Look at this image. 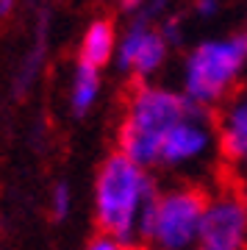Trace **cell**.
<instances>
[{"instance_id": "cell-11", "label": "cell", "mask_w": 247, "mask_h": 250, "mask_svg": "<svg viewBox=\"0 0 247 250\" xmlns=\"http://www.w3.org/2000/svg\"><path fill=\"white\" fill-rule=\"evenodd\" d=\"M44 50H47V14H42V17H39L34 47H31V53H28L25 64H22V70H20V75H17V95H22V92L34 83L36 72H39V67H42Z\"/></svg>"}, {"instance_id": "cell-15", "label": "cell", "mask_w": 247, "mask_h": 250, "mask_svg": "<svg viewBox=\"0 0 247 250\" xmlns=\"http://www.w3.org/2000/svg\"><path fill=\"white\" fill-rule=\"evenodd\" d=\"M220 9V0H194V14L200 17H214Z\"/></svg>"}, {"instance_id": "cell-4", "label": "cell", "mask_w": 247, "mask_h": 250, "mask_svg": "<svg viewBox=\"0 0 247 250\" xmlns=\"http://www.w3.org/2000/svg\"><path fill=\"white\" fill-rule=\"evenodd\" d=\"M247 64V31L200 42L184 62V95L211 108L228 98Z\"/></svg>"}, {"instance_id": "cell-17", "label": "cell", "mask_w": 247, "mask_h": 250, "mask_svg": "<svg viewBox=\"0 0 247 250\" xmlns=\"http://www.w3.org/2000/svg\"><path fill=\"white\" fill-rule=\"evenodd\" d=\"M14 9V0H0V17H9Z\"/></svg>"}, {"instance_id": "cell-16", "label": "cell", "mask_w": 247, "mask_h": 250, "mask_svg": "<svg viewBox=\"0 0 247 250\" xmlns=\"http://www.w3.org/2000/svg\"><path fill=\"white\" fill-rule=\"evenodd\" d=\"M123 3V9H128V11H136V9H142L147 0H120Z\"/></svg>"}, {"instance_id": "cell-5", "label": "cell", "mask_w": 247, "mask_h": 250, "mask_svg": "<svg viewBox=\"0 0 247 250\" xmlns=\"http://www.w3.org/2000/svg\"><path fill=\"white\" fill-rule=\"evenodd\" d=\"M197 250H247V200L236 192L208 197Z\"/></svg>"}, {"instance_id": "cell-2", "label": "cell", "mask_w": 247, "mask_h": 250, "mask_svg": "<svg viewBox=\"0 0 247 250\" xmlns=\"http://www.w3.org/2000/svg\"><path fill=\"white\" fill-rule=\"evenodd\" d=\"M159 192L161 189L144 167L133 164L120 150L111 153L95 178V220L100 233L133 248L142 208Z\"/></svg>"}, {"instance_id": "cell-7", "label": "cell", "mask_w": 247, "mask_h": 250, "mask_svg": "<svg viewBox=\"0 0 247 250\" xmlns=\"http://www.w3.org/2000/svg\"><path fill=\"white\" fill-rule=\"evenodd\" d=\"M208 117H211L208 108H200L169 131L164 145H161V156H159L161 167H184V164H192L200 156H206V150L217 139L214 123Z\"/></svg>"}, {"instance_id": "cell-9", "label": "cell", "mask_w": 247, "mask_h": 250, "mask_svg": "<svg viewBox=\"0 0 247 250\" xmlns=\"http://www.w3.org/2000/svg\"><path fill=\"white\" fill-rule=\"evenodd\" d=\"M81 64H89V67H106L111 62V56H117V34L111 20H95L89 22L86 34L81 39Z\"/></svg>"}, {"instance_id": "cell-13", "label": "cell", "mask_w": 247, "mask_h": 250, "mask_svg": "<svg viewBox=\"0 0 247 250\" xmlns=\"http://www.w3.org/2000/svg\"><path fill=\"white\" fill-rule=\"evenodd\" d=\"M159 34L164 36V42H167L169 47L178 45L181 42V20L178 17H167L159 22Z\"/></svg>"}, {"instance_id": "cell-14", "label": "cell", "mask_w": 247, "mask_h": 250, "mask_svg": "<svg viewBox=\"0 0 247 250\" xmlns=\"http://www.w3.org/2000/svg\"><path fill=\"white\" fill-rule=\"evenodd\" d=\"M86 250H136V248L123 245V242H117V239H111V236H106V233H100V236H95V239L86 245Z\"/></svg>"}, {"instance_id": "cell-12", "label": "cell", "mask_w": 247, "mask_h": 250, "mask_svg": "<svg viewBox=\"0 0 247 250\" xmlns=\"http://www.w3.org/2000/svg\"><path fill=\"white\" fill-rule=\"evenodd\" d=\"M70 206H72V192L67 184H56L53 192H50V214L56 220H64V217L70 214Z\"/></svg>"}, {"instance_id": "cell-3", "label": "cell", "mask_w": 247, "mask_h": 250, "mask_svg": "<svg viewBox=\"0 0 247 250\" xmlns=\"http://www.w3.org/2000/svg\"><path fill=\"white\" fill-rule=\"evenodd\" d=\"M208 195L197 187H175L159 192L142 208L136 239L156 250H189L197 245Z\"/></svg>"}, {"instance_id": "cell-10", "label": "cell", "mask_w": 247, "mask_h": 250, "mask_svg": "<svg viewBox=\"0 0 247 250\" xmlns=\"http://www.w3.org/2000/svg\"><path fill=\"white\" fill-rule=\"evenodd\" d=\"M97 95H100V70L81 64L72 72V86H70V108L75 117H86L95 106Z\"/></svg>"}, {"instance_id": "cell-6", "label": "cell", "mask_w": 247, "mask_h": 250, "mask_svg": "<svg viewBox=\"0 0 247 250\" xmlns=\"http://www.w3.org/2000/svg\"><path fill=\"white\" fill-rule=\"evenodd\" d=\"M167 53L169 45L159 34V25H150L144 20L133 17L128 31L120 39V47H117V67L131 72L133 78H139L144 83L164 64Z\"/></svg>"}, {"instance_id": "cell-8", "label": "cell", "mask_w": 247, "mask_h": 250, "mask_svg": "<svg viewBox=\"0 0 247 250\" xmlns=\"http://www.w3.org/2000/svg\"><path fill=\"white\" fill-rule=\"evenodd\" d=\"M222 156L233 164H247V92L230 100L217 125Z\"/></svg>"}, {"instance_id": "cell-1", "label": "cell", "mask_w": 247, "mask_h": 250, "mask_svg": "<svg viewBox=\"0 0 247 250\" xmlns=\"http://www.w3.org/2000/svg\"><path fill=\"white\" fill-rule=\"evenodd\" d=\"M200 108L203 106L192 103L186 95L153 83H139L125 103V117L117 136L120 153H125L133 164L144 170L159 167L161 145L167 134Z\"/></svg>"}]
</instances>
